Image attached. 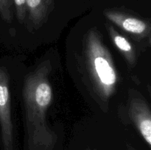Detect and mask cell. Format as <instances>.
<instances>
[{"mask_svg": "<svg viewBox=\"0 0 151 150\" xmlns=\"http://www.w3.org/2000/svg\"><path fill=\"white\" fill-rule=\"evenodd\" d=\"M50 71V62H44L27 76L24 85L25 119L29 143L32 147L50 148L55 142V134L46 122V114L53 97L49 80Z\"/></svg>", "mask_w": 151, "mask_h": 150, "instance_id": "6da1fadb", "label": "cell"}, {"mask_svg": "<svg viewBox=\"0 0 151 150\" xmlns=\"http://www.w3.org/2000/svg\"><path fill=\"white\" fill-rule=\"evenodd\" d=\"M83 57L93 91L102 101H107L116 92L118 75L111 54L96 29H90L87 33Z\"/></svg>", "mask_w": 151, "mask_h": 150, "instance_id": "7a4b0ae2", "label": "cell"}, {"mask_svg": "<svg viewBox=\"0 0 151 150\" xmlns=\"http://www.w3.org/2000/svg\"><path fill=\"white\" fill-rule=\"evenodd\" d=\"M0 126L3 150H14L9 77L4 67H0Z\"/></svg>", "mask_w": 151, "mask_h": 150, "instance_id": "3957f363", "label": "cell"}, {"mask_svg": "<svg viewBox=\"0 0 151 150\" xmlns=\"http://www.w3.org/2000/svg\"><path fill=\"white\" fill-rule=\"evenodd\" d=\"M103 15L135 39H150V24L147 21L119 9H106Z\"/></svg>", "mask_w": 151, "mask_h": 150, "instance_id": "277c9868", "label": "cell"}, {"mask_svg": "<svg viewBox=\"0 0 151 150\" xmlns=\"http://www.w3.org/2000/svg\"><path fill=\"white\" fill-rule=\"evenodd\" d=\"M129 115L139 132L149 147L151 146V112L142 98L134 97L130 101Z\"/></svg>", "mask_w": 151, "mask_h": 150, "instance_id": "5b68a950", "label": "cell"}, {"mask_svg": "<svg viewBox=\"0 0 151 150\" xmlns=\"http://www.w3.org/2000/svg\"><path fill=\"white\" fill-rule=\"evenodd\" d=\"M54 6V0H26L27 15L36 29L47 21Z\"/></svg>", "mask_w": 151, "mask_h": 150, "instance_id": "8992f818", "label": "cell"}, {"mask_svg": "<svg viewBox=\"0 0 151 150\" xmlns=\"http://www.w3.org/2000/svg\"><path fill=\"white\" fill-rule=\"evenodd\" d=\"M108 32L115 46L122 54L128 64L134 66L137 62V54L134 46L123 35L118 32L112 25L106 24Z\"/></svg>", "mask_w": 151, "mask_h": 150, "instance_id": "52a82bcc", "label": "cell"}, {"mask_svg": "<svg viewBox=\"0 0 151 150\" xmlns=\"http://www.w3.org/2000/svg\"><path fill=\"white\" fill-rule=\"evenodd\" d=\"M0 16L1 19L7 23H10L13 21V0H0Z\"/></svg>", "mask_w": 151, "mask_h": 150, "instance_id": "ba28073f", "label": "cell"}, {"mask_svg": "<svg viewBox=\"0 0 151 150\" xmlns=\"http://www.w3.org/2000/svg\"><path fill=\"white\" fill-rule=\"evenodd\" d=\"M16 15L19 23L23 24L27 16L26 0H13Z\"/></svg>", "mask_w": 151, "mask_h": 150, "instance_id": "9c48e42d", "label": "cell"}, {"mask_svg": "<svg viewBox=\"0 0 151 150\" xmlns=\"http://www.w3.org/2000/svg\"><path fill=\"white\" fill-rule=\"evenodd\" d=\"M126 147H127V150H137L134 147H133L132 146L129 144H127Z\"/></svg>", "mask_w": 151, "mask_h": 150, "instance_id": "30bf717a", "label": "cell"}]
</instances>
